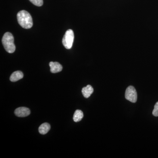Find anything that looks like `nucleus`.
Here are the masks:
<instances>
[{"mask_svg":"<svg viewBox=\"0 0 158 158\" xmlns=\"http://www.w3.org/2000/svg\"><path fill=\"white\" fill-rule=\"evenodd\" d=\"M17 18L19 24L23 28L30 29L33 26L32 18L28 11L22 10L18 13Z\"/></svg>","mask_w":158,"mask_h":158,"instance_id":"nucleus-1","label":"nucleus"},{"mask_svg":"<svg viewBox=\"0 0 158 158\" xmlns=\"http://www.w3.org/2000/svg\"><path fill=\"white\" fill-rule=\"evenodd\" d=\"M14 41V37L11 33L7 32L4 34L2 42L4 48L9 53H12L15 51V46Z\"/></svg>","mask_w":158,"mask_h":158,"instance_id":"nucleus-2","label":"nucleus"},{"mask_svg":"<svg viewBox=\"0 0 158 158\" xmlns=\"http://www.w3.org/2000/svg\"><path fill=\"white\" fill-rule=\"evenodd\" d=\"M74 35L73 31L71 29L67 30L65 32L64 37L62 39V44L65 48L69 49L71 48L73 44Z\"/></svg>","mask_w":158,"mask_h":158,"instance_id":"nucleus-3","label":"nucleus"},{"mask_svg":"<svg viewBox=\"0 0 158 158\" xmlns=\"http://www.w3.org/2000/svg\"><path fill=\"white\" fill-rule=\"evenodd\" d=\"M125 98L132 103H135L137 100V93L136 89L133 86H130L125 92Z\"/></svg>","mask_w":158,"mask_h":158,"instance_id":"nucleus-4","label":"nucleus"},{"mask_svg":"<svg viewBox=\"0 0 158 158\" xmlns=\"http://www.w3.org/2000/svg\"><path fill=\"white\" fill-rule=\"evenodd\" d=\"M15 114L18 117H24L28 116L31 114V111L28 108L21 107L15 110Z\"/></svg>","mask_w":158,"mask_h":158,"instance_id":"nucleus-5","label":"nucleus"},{"mask_svg":"<svg viewBox=\"0 0 158 158\" xmlns=\"http://www.w3.org/2000/svg\"><path fill=\"white\" fill-rule=\"evenodd\" d=\"M50 71L52 73L60 72L62 69V65L58 62H51L49 63Z\"/></svg>","mask_w":158,"mask_h":158,"instance_id":"nucleus-6","label":"nucleus"},{"mask_svg":"<svg viewBox=\"0 0 158 158\" xmlns=\"http://www.w3.org/2000/svg\"><path fill=\"white\" fill-rule=\"evenodd\" d=\"M93 88L90 85H87L86 87L82 88V94L85 98H88L90 97L91 94L93 93Z\"/></svg>","mask_w":158,"mask_h":158,"instance_id":"nucleus-7","label":"nucleus"},{"mask_svg":"<svg viewBox=\"0 0 158 158\" xmlns=\"http://www.w3.org/2000/svg\"><path fill=\"white\" fill-rule=\"evenodd\" d=\"M23 77V74L20 71H16L12 73L10 77L11 82H16Z\"/></svg>","mask_w":158,"mask_h":158,"instance_id":"nucleus-8","label":"nucleus"},{"mask_svg":"<svg viewBox=\"0 0 158 158\" xmlns=\"http://www.w3.org/2000/svg\"><path fill=\"white\" fill-rule=\"evenodd\" d=\"M50 128V125L47 123H43L39 127L38 130L39 133L41 135H45L48 132Z\"/></svg>","mask_w":158,"mask_h":158,"instance_id":"nucleus-9","label":"nucleus"},{"mask_svg":"<svg viewBox=\"0 0 158 158\" xmlns=\"http://www.w3.org/2000/svg\"><path fill=\"white\" fill-rule=\"evenodd\" d=\"M84 117V114L83 112L81 110H76L74 113L73 116V119L74 121L75 122H78L82 120Z\"/></svg>","mask_w":158,"mask_h":158,"instance_id":"nucleus-10","label":"nucleus"},{"mask_svg":"<svg viewBox=\"0 0 158 158\" xmlns=\"http://www.w3.org/2000/svg\"><path fill=\"white\" fill-rule=\"evenodd\" d=\"M32 4L37 6H41L43 4V0H29Z\"/></svg>","mask_w":158,"mask_h":158,"instance_id":"nucleus-11","label":"nucleus"},{"mask_svg":"<svg viewBox=\"0 0 158 158\" xmlns=\"http://www.w3.org/2000/svg\"><path fill=\"white\" fill-rule=\"evenodd\" d=\"M152 114L154 116H158V102L155 105L154 109L153 110Z\"/></svg>","mask_w":158,"mask_h":158,"instance_id":"nucleus-12","label":"nucleus"}]
</instances>
